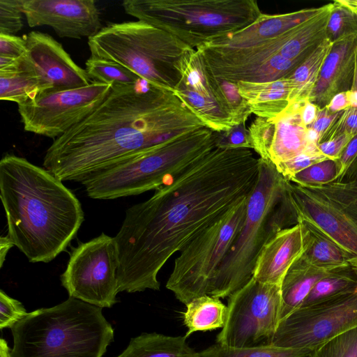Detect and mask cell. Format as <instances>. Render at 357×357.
<instances>
[{"mask_svg": "<svg viewBox=\"0 0 357 357\" xmlns=\"http://www.w3.org/2000/svg\"><path fill=\"white\" fill-rule=\"evenodd\" d=\"M357 326V290L301 307L280 320L272 344L313 350Z\"/></svg>", "mask_w": 357, "mask_h": 357, "instance_id": "14", "label": "cell"}, {"mask_svg": "<svg viewBox=\"0 0 357 357\" xmlns=\"http://www.w3.org/2000/svg\"><path fill=\"white\" fill-rule=\"evenodd\" d=\"M0 357H12L8 342L3 338L0 340Z\"/></svg>", "mask_w": 357, "mask_h": 357, "instance_id": "51", "label": "cell"}, {"mask_svg": "<svg viewBox=\"0 0 357 357\" xmlns=\"http://www.w3.org/2000/svg\"><path fill=\"white\" fill-rule=\"evenodd\" d=\"M287 40V34L282 33L249 47H230L211 43L195 50L215 77L234 84L262 83L287 77L302 63L280 54Z\"/></svg>", "mask_w": 357, "mask_h": 357, "instance_id": "13", "label": "cell"}, {"mask_svg": "<svg viewBox=\"0 0 357 357\" xmlns=\"http://www.w3.org/2000/svg\"><path fill=\"white\" fill-rule=\"evenodd\" d=\"M112 88V84L93 81L77 89L44 93L18 105L24 129L55 139L93 112Z\"/></svg>", "mask_w": 357, "mask_h": 357, "instance_id": "15", "label": "cell"}, {"mask_svg": "<svg viewBox=\"0 0 357 357\" xmlns=\"http://www.w3.org/2000/svg\"><path fill=\"white\" fill-rule=\"evenodd\" d=\"M215 147V132L203 128L91 175L81 183L87 195L95 199L155 190Z\"/></svg>", "mask_w": 357, "mask_h": 357, "instance_id": "7", "label": "cell"}, {"mask_svg": "<svg viewBox=\"0 0 357 357\" xmlns=\"http://www.w3.org/2000/svg\"><path fill=\"white\" fill-rule=\"evenodd\" d=\"M329 158L325 156L320 151L307 152L300 154L289 160L275 165V167L284 179L289 181L296 174L314 163Z\"/></svg>", "mask_w": 357, "mask_h": 357, "instance_id": "41", "label": "cell"}, {"mask_svg": "<svg viewBox=\"0 0 357 357\" xmlns=\"http://www.w3.org/2000/svg\"><path fill=\"white\" fill-rule=\"evenodd\" d=\"M24 38L26 56L51 86L50 91L77 89L93 82L86 70L77 65L63 46L51 36L34 31L25 35Z\"/></svg>", "mask_w": 357, "mask_h": 357, "instance_id": "18", "label": "cell"}, {"mask_svg": "<svg viewBox=\"0 0 357 357\" xmlns=\"http://www.w3.org/2000/svg\"><path fill=\"white\" fill-rule=\"evenodd\" d=\"M26 52V41L24 38L0 34V56L18 59Z\"/></svg>", "mask_w": 357, "mask_h": 357, "instance_id": "43", "label": "cell"}, {"mask_svg": "<svg viewBox=\"0 0 357 357\" xmlns=\"http://www.w3.org/2000/svg\"><path fill=\"white\" fill-rule=\"evenodd\" d=\"M23 0H0V34L14 35L23 27Z\"/></svg>", "mask_w": 357, "mask_h": 357, "instance_id": "38", "label": "cell"}, {"mask_svg": "<svg viewBox=\"0 0 357 357\" xmlns=\"http://www.w3.org/2000/svg\"><path fill=\"white\" fill-rule=\"evenodd\" d=\"M178 68L181 79L174 93L206 127L214 132H222L235 126L215 77L200 53L195 49L187 50Z\"/></svg>", "mask_w": 357, "mask_h": 357, "instance_id": "16", "label": "cell"}, {"mask_svg": "<svg viewBox=\"0 0 357 357\" xmlns=\"http://www.w3.org/2000/svg\"><path fill=\"white\" fill-rule=\"evenodd\" d=\"M183 313V323L188 331L185 337L197 331H213L225 326L227 306L220 298L205 295L187 303Z\"/></svg>", "mask_w": 357, "mask_h": 357, "instance_id": "29", "label": "cell"}, {"mask_svg": "<svg viewBox=\"0 0 357 357\" xmlns=\"http://www.w3.org/2000/svg\"><path fill=\"white\" fill-rule=\"evenodd\" d=\"M236 84L252 113L258 117L273 120L289 105L291 84L287 77L262 83L238 82Z\"/></svg>", "mask_w": 357, "mask_h": 357, "instance_id": "23", "label": "cell"}, {"mask_svg": "<svg viewBox=\"0 0 357 357\" xmlns=\"http://www.w3.org/2000/svg\"><path fill=\"white\" fill-rule=\"evenodd\" d=\"M356 290V274L350 266L342 268L317 282L301 307L340 296Z\"/></svg>", "mask_w": 357, "mask_h": 357, "instance_id": "31", "label": "cell"}, {"mask_svg": "<svg viewBox=\"0 0 357 357\" xmlns=\"http://www.w3.org/2000/svg\"><path fill=\"white\" fill-rule=\"evenodd\" d=\"M337 176L336 160L326 159L296 174L289 181L303 185H320L337 180Z\"/></svg>", "mask_w": 357, "mask_h": 357, "instance_id": "36", "label": "cell"}, {"mask_svg": "<svg viewBox=\"0 0 357 357\" xmlns=\"http://www.w3.org/2000/svg\"><path fill=\"white\" fill-rule=\"evenodd\" d=\"M340 181L357 182V156L342 176Z\"/></svg>", "mask_w": 357, "mask_h": 357, "instance_id": "50", "label": "cell"}, {"mask_svg": "<svg viewBox=\"0 0 357 357\" xmlns=\"http://www.w3.org/2000/svg\"><path fill=\"white\" fill-rule=\"evenodd\" d=\"M52 88L33 68L26 54L20 59L16 70L0 73V99L24 105Z\"/></svg>", "mask_w": 357, "mask_h": 357, "instance_id": "25", "label": "cell"}, {"mask_svg": "<svg viewBox=\"0 0 357 357\" xmlns=\"http://www.w3.org/2000/svg\"><path fill=\"white\" fill-rule=\"evenodd\" d=\"M331 46L332 43L326 38L324 39L287 77L289 79L291 84L289 104L301 102L309 99Z\"/></svg>", "mask_w": 357, "mask_h": 357, "instance_id": "28", "label": "cell"}, {"mask_svg": "<svg viewBox=\"0 0 357 357\" xmlns=\"http://www.w3.org/2000/svg\"><path fill=\"white\" fill-rule=\"evenodd\" d=\"M357 134V106L344 109L320 139L319 143L328 141L336 137Z\"/></svg>", "mask_w": 357, "mask_h": 357, "instance_id": "39", "label": "cell"}, {"mask_svg": "<svg viewBox=\"0 0 357 357\" xmlns=\"http://www.w3.org/2000/svg\"><path fill=\"white\" fill-rule=\"evenodd\" d=\"M309 231V239L301 257L310 264L327 270H337L350 266L354 256L333 241L305 225Z\"/></svg>", "mask_w": 357, "mask_h": 357, "instance_id": "30", "label": "cell"}, {"mask_svg": "<svg viewBox=\"0 0 357 357\" xmlns=\"http://www.w3.org/2000/svg\"><path fill=\"white\" fill-rule=\"evenodd\" d=\"M14 246V244L8 236L0 238V267L3 265L6 257L9 250Z\"/></svg>", "mask_w": 357, "mask_h": 357, "instance_id": "49", "label": "cell"}, {"mask_svg": "<svg viewBox=\"0 0 357 357\" xmlns=\"http://www.w3.org/2000/svg\"><path fill=\"white\" fill-rule=\"evenodd\" d=\"M0 197L7 236L32 263L66 251L84 220L80 202L61 181L14 155L0 161Z\"/></svg>", "mask_w": 357, "mask_h": 357, "instance_id": "3", "label": "cell"}, {"mask_svg": "<svg viewBox=\"0 0 357 357\" xmlns=\"http://www.w3.org/2000/svg\"><path fill=\"white\" fill-rule=\"evenodd\" d=\"M10 329L12 357H102L114 340L102 308L71 296L28 313Z\"/></svg>", "mask_w": 357, "mask_h": 357, "instance_id": "4", "label": "cell"}, {"mask_svg": "<svg viewBox=\"0 0 357 357\" xmlns=\"http://www.w3.org/2000/svg\"><path fill=\"white\" fill-rule=\"evenodd\" d=\"M351 91L357 95V50L356 52L355 68Z\"/></svg>", "mask_w": 357, "mask_h": 357, "instance_id": "52", "label": "cell"}, {"mask_svg": "<svg viewBox=\"0 0 357 357\" xmlns=\"http://www.w3.org/2000/svg\"><path fill=\"white\" fill-rule=\"evenodd\" d=\"M357 34L332 43L309 100L319 108L326 107L337 93L351 90L353 83Z\"/></svg>", "mask_w": 357, "mask_h": 357, "instance_id": "20", "label": "cell"}, {"mask_svg": "<svg viewBox=\"0 0 357 357\" xmlns=\"http://www.w3.org/2000/svg\"><path fill=\"white\" fill-rule=\"evenodd\" d=\"M285 197L297 222L357 257V182L303 185L286 180Z\"/></svg>", "mask_w": 357, "mask_h": 357, "instance_id": "10", "label": "cell"}, {"mask_svg": "<svg viewBox=\"0 0 357 357\" xmlns=\"http://www.w3.org/2000/svg\"><path fill=\"white\" fill-rule=\"evenodd\" d=\"M85 65L91 79L112 86L132 85L142 79L126 67L112 61L90 57Z\"/></svg>", "mask_w": 357, "mask_h": 357, "instance_id": "33", "label": "cell"}, {"mask_svg": "<svg viewBox=\"0 0 357 357\" xmlns=\"http://www.w3.org/2000/svg\"><path fill=\"white\" fill-rule=\"evenodd\" d=\"M354 136L344 135L318 144L319 151L328 158L337 160Z\"/></svg>", "mask_w": 357, "mask_h": 357, "instance_id": "44", "label": "cell"}, {"mask_svg": "<svg viewBox=\"0 0 357 357\" xmlns=\"http://www.w3.org/2000/svg\"><path fill=\"white\" fill-rule=\"evenodd\" d=\"M227 315L216 343L231 348L272 344L280 321L281 287L254 278L228 297Z\"/></svg>", "mask_w": 357, "mask_h": 357, "instance_id": "11", "label": "cell"}, {"mask_svg": "<svg viewBox=\"0 0 357 357\" xmlns=\"http://www.w3.org/2000/svg\"><path fill=\"white\" fill-rule=\"evenodd\" d=\"M185 336H169L156 333H142L132 338L126 349L116 357H203L191 347Z\"/></svg>", "mask_w": 357, "mask_h": 357, "instance_id": "26", "label": "cell"}, {"mask_svg": "<svg viewBox=\"0 0 357 357\" xmlns=\"http://www.w3.org/2000/svg\"><path fill=\"white\" fill-rule=\"evenodd\" d=\"M30 27L49 26L61 38L92 37L102 29L94 0H23Z\"/></svg>", "mask_w": 357, "mask_h": 357, "instance_id": "17", "label": "cell"}, {"mask_svg": "<svg viewBox=\"0 0 357 357\" xmlns=\"http://www.w3.org/2000/svg\"><path fill=\"white\" fill-rule=\"evenodd\" d=\"M322 9L323 6L279 15L261 13L245 29L211 43L236 48L257 45L291 30L314 17Z\"/></svg>", "mask_w": 357, "mask_h": 357, "instance_id": "22", "label": "cell"}, {"mask_svg": "<svg viewBox=\"0 0 357 357\" xmlns=\"http://www.w3.org/2000/svg\"><path fill=\"white\" fill-rule=\"evenodd\" d=\"M354 106H357V95L349 90L335 95L326 107L333 112H337Z\"/></svg>", "mask_w": 357, "mask_h": 357, "instance_id": "47", "label": "cell"}, {"mask_svg": "<svg viewBox=\"0 0 357 357\" xmlns=\"http://www.w3.org/2000/svg\"><path fill=\"white\" fill-rule=\"evenodd\" d=\"M215 146L222 149H252L245 123L235 125L226 131L215 132Z\"/></svg>", "mask_w": 357, "mask_h": 357, "instance_id": "40", "label": "cell"}, {"mask_svg": "<svg viewBox=\"0 0 357 357\" xmlns=\"http://www.w3.org/2000/svg\"><path fill=\"white\" fill-rule=\"evenodd\" d=\"M318 109L319 107L309 100L301 102L300 112L305 126H308L314 121Z\"/></svg>", "mask_w": 357, "mask_h": 357, "instance_id": "48", "label": "cell"}, {"mask_svg": "<svg viewBox=\"0 0 357 357\" xmlns=\"http://www.w3.org/2000/svg\"><path fill=\"white\" fill-rule=\"evenodd\" d=\"M26 312L23 305L0 290V329L11 328L24 318Z\"/></svg>", "mask_w": 357, "mask_h": 357, "instance_id": "42", "label": "cell"}, {"mask_svg": "<svg viewBox=\"0 0 357 357\" xmlns=\"http://www.w3.org/2000/svg\"><path fill=\"white\" fill-rule=\"evenodd\" d=\"M122 6L195 50L245 29L262 13L255 0H126Z\"/></svg>", "mask_w": 357, "mask_h": 357, "instance_id": "6", "label": "cell"}, {"mask_svg": "<svg viewBox=\"0 0 357 357\" xmlns=\"http://www.w3.org/2000/svg\"><path fill=\"white\" fill-rule=\"evenodd\" d=\"M310 357H357V326L317 347Z\"/></svg>", "mask_w": 357, "mask_h": 357, "instance_id": "35", "label": "cell"}, {"mask_svg": "<svg viewBox=\"0 0 357 357\" xmlns=\"http://www.w3.org/2000/svg\"><path fill=\"white\" fill-rule=\"evenodd\" d=\"M259 158L250 149L215 147L149 199L128 208L114 236L119 292L159 290L158 275L176 252L247 199Z\"/></svg>", "mask_w": 357, "mask_h": 357, "instance_id": "1", "label": "cell"}, {"mask_svg": "<svg viewBox=\"0 0 357 357\" xmlns=\"http://www.w3.org/2000/svg\"><path fill=\"white\" fill-rule=\"evenodd\" d=\"M259 160L243 227L215 275L211 296L224 298L243 287L252 277L264 246L290 220H296L285 197L286 179L271 162Z\"/></svg>", "mask_w": 357, "mask_h": 357, "instance_id": "5", "label": "cell"}, {"mask_svg": "<svg viewBox=\"0 0 357 357\" xmlns=\"http://www.w3.org/2000/svg\"><path fill=\"white\" fill-rule=\"evenodd\" d=\"M308 239L309 231L301 222L279 231L261 250L252 278L281 287L289 269L305 252Z\"/></svg>", "mask_w": 357, "mask_h": 357, "instance_id": "19", "label": "cell"}, {"mask_svg": "<svg viewBox=\"0 0 357 357\" xmlns=\"http://www.w3.org/2000/svg\"><path fill=\"white\" fill-rule=\"evenodd\" d=\"M247 202L206 228L179 252L166 287L180 302L186 305L195 298L210 296L215 275L243 227Z\"/></svg>", "mask_w": 357, "mask_h": 357, "instance_id": "9", "label": "cell"}, {"mask_svg": "<svg viewBox=\"0 0 357 357\" xmlns=\"http://www.w3.org/2000/svg\"><path fill=\"white\" fill-rule=\"evenodd\" d=\"M88 45L91 57L120 64L151 84L173 92L181 79L179 61L190 48L140 20L109 24L90 37Z\"/></svg>", "mask_w": 357, "mask_h": 357, "instance_id": "8", "label": "cell"}, {"mask_svg": "<svg viewBox=\"0 0 357 357\" xmlns=\"http://www.w3.org/2000/svg\"><path fill=\"white\" fill-rule=\"evenodd\" d=\"M342 111L333 112L330 111L326 107L323 108L319 107L316 119L307 127L318 134L320 141L321 137L331 126L336 119L340 115Z\"/></svg>", "mask_w": 357, "mask_h": 357, "instance_id": "45", "label": "cell"}, {"mask_svg": "<svg viewBox=\"0 0 357 357\" xmlns=\"http://www.w3.org/2000/svg\"><path fill=\"white\" fill-rule=\"evenodd\" d=\"M342 1L351 8L357 10V0H342Z\"/></svg>", "mask_w": 357, "mask_h": 357, "instance_id": "53", "label": "cell"}, {"mask_svg": "<svg viewBox=\"0 0 357 357\" xmlns=\"http://www.w3.org/2000/svg\"><path fill=\"white\" fill-rule=\"evenodd\" d=\"M357 156V134L352 137L345 146L339 158L335 160L337 165L338 176L335 181L341 179Z\"/></svg>", "mask_w": 357, "mask_h": 357, "instance_id": "46", "label": "cell"}, {"mask_svg": "<svg viewBox=\"0 0 357 357\" xmlns=\"http://www.w3.org/2000/svg\"><path fill=\"white\" fill-rule=\"evenodd\" d=\"M118 253L114 237L104 233L72 249L62 286L69 296L102 307H112L119 293Z\"/></svg>", "mask_w": 357, "mask_h": 357, "instance_id": "12", "label": "cell"}, {"mask_svg": "<svg viewBox=\"0 0 357 357\" xmlns=\"http://www.w3.org/2000/svg\"><path fill=\"white\" fill-rule=\"evenodd\" d=\"M337 270L316 267L301 257L297 259L287 271L281 285L280 320L302 305L317 282Z\"/></svg>", "mask_w": 357, "mask_h": 357, "instance_id": "24", "label": "cell"}, {"mask_svg": "<svg viewBox=\"0 0 357 357\" xmlns=\"http://www.w3.org/2000/svg\"><path fill=\"white\" fill-rule=\"evenodd\" d=\"M354 34H357V10L345 5L342 0L333 1L326 26V39L333 43Z\"/></svg>", "mask_w": 357, "mask_h": 357, "instance_id": "34", "label": "cell"}, {"mask_svg": "<svg viewBox=\"0 0 357 357\" xmlns=\"http://www.w3.org/2000/svg\"><path fill=\"white\" fill-rule=\"evenodd\" d=\"M203 357H310L312 350L273 344L231 348L215 343L201 351Z\"/></svg>", "mask_w": 357, "mask_h": 357, "instance_id": "32", "label": "cell"}, {"mask_svg": "<svg viewBox=\"0 0 357 357\" xmlns=\"http://www.w3.org/2000/svg\"><path fill=\"white\" fill-rule=\"evenodd\" d=\"M301 102L289 104L273 119L275 132L269 160L277 165L307 152L319 151V136L305 126L300 112Z\"/></svg>", "mask_w": 357, "mask_h": 357, "instance_id": "21", "label": "cell"}, {"mask_svg": "<svg viewBox=\"0 0 357 357\" xmlns=\"http://www.w3.org/2000/svg\"><path fill=\"white\" fill-rule=\"evenodd\" d=\"M349 265L357 275V257H354L352 259L350 260Z\"/></svg>", "mask_w": 357, "mask_h": 357, "instance_id": "54", "label": "cell"}, {"mask_svg": "<svg viewBox=\"0 0 357 357\" xmlns=\"http://www.w3.org/2000/svg\"><path fill=\"white\" fill-rule=\"evenodd\" d=\"M331 8L332 3L323 6L321 12L294 27L280 54L288 59L303 62L326 38Z\"/></svg>", "mask_w": 357, "mask_h": 357, "instance_id": "27", "label": "cell"}, {"mask_svg": "<svg viewBox=\"0 0 357 357\" xmlns=\"http://www.w3.org/2000/svg\"><path fill=\"white\" fill-rule=\"evenodd\" d=\"M206 128L173 91L142 79L115 85L82 121L55 139L43 166L61 181L86 178L155 146Z\"/></svg>", "mask_w": 357, "mask_h": 357, "instance_id": "2", "label": "cell"}, {"mask_svg": "<svg viewBox=\"0 0 357 357\" xmlns=\"http://www.w3.org/2000/svg\"><path fill=\"white\" fill-rule=\"evenodd\" d=\"M248 130L252 149L259 155V158L270 161L269 151L275 132L273 120L257 116Z\"/></svg>", "mask_w": 357, "mask_h": 357, "instance_id": "37", "label": "cell"}]
</instances>
